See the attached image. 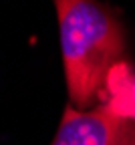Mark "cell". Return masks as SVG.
<instances>
[{
  "label": "cell",
  "mask_w": 135,
  "mask_h": 145,
  "mask_svg": "<svg viewBox=\"0 0 135 145\" xmlns=\"http://www.w3.org/2000/svg\"><path fill=\"white\" fill-rule=\"evenodd\" d=\"M101 105L113 115L135 121V67L121 61L117 63L105 83Z\"/></svg>",
  "instance_id": "cell-3"
},
{
  "label": "cell",
  "mask_w": 135,
  "mask_h": 145,
  "mask_svg": "<svg viewBox=\"0 0 135 145\" xmlns=\"http://www.w3.org/2000/svg\"><path fill=\"white\" fill-rule=\"evenodd\" d=\"M54 6L71 107L95 109L111 69L123 61V26L113 10L99 2L59 0Z\"/></svg>",
  "instance_id": "cell-1"
},
{
  "label": "cell",
  "mask_w": 135,
  "mask_h": 145,
  "mask_svg": "<svg viewBox=\"0 0 135 145\" xmlns=\"http://www.w3.org/2000/svg\"><path fill=\"white\" fill-rule=\"evenodd\" d=\"M50 145H135V121L113 115L103 105L87 111L67 105Z\"/></svg>",
  "instance_id": "cell-2"
}]
</instances>
